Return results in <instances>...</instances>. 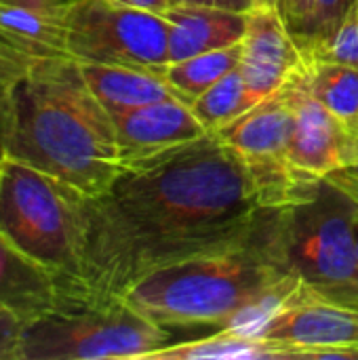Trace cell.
I'll return each instance as SVG.
<instances>
[{
	"label": "cell",
	"instance_id": "cell-6",
	"mask_svg": "<svg viewBox=\"0 0 358 360\" xmlns=\"http://www.w3.org/2000/svg\"><path fill=\"white\" fill-rule=\"evenodd\" d=\"M171 331L124 300L55 308L25 323L21 360H148Z\"/></svg>",
	"mask_w": 358,
	"mask_h": 360
},
{
	"label": "cell",
	"instance_id": "cell-9",
	"mask_svg": "<svg viewBox=\"0 0 358 360\" xmlns=\"http://www.w3.org/2000/svg\"><path fill=\"white\" fill-rule=\"evenodd\" d=\"M255 333L295 350L298 359L357 360L358 308L314 297L300 287Z\"/></svg>",
	"mask_w": 358,
	"mask_h": 360
},
{
	"label": "cell",
	"instance_id": "cell-21",
	"mask_svg": "<svg viewBox=\"0 0 358 360\" xmlns=\"http://www.w3.org/2000/svg\"><path fill=\"white\" fill-rule=\"evenodd\" d=\"M298 44L304 57L358 65V0L346 11V15L329 34L312 40H302Z\"/></svg>",
	"mask_w": 358,
	"mask_h": 360
},
{
	"label": "cell",
	"instance_id": "cell-8",
	"mask_svg": "<svg viewBox=\"0 0 358 360\" xmlns=\"http://www.w3.org/2000/svg\"><path fill=\"white\" fill-rule=\"evenodd\" d=\"M293 114L285 91L257 101L215 133L247 167L266 209H283L308 198L321 181H306L291 162Z\"/></svg>",
	"mask_w": 358,
	"mask_h": 360
},
{
	"label": "cell",
	"instance_id": "cell-2",
	"mask_svg": "<svg viewBox=\"0 0 358 360\" xmlns=\"http://www.w3.org/2000/svg\"><path fill=\"white\" fill-rule=\"evenodd\" d=\"M0 152L99 196L122 173L112 114L72 57L0 46Z\"/></svg>",
	"mask_w": 358,
	"mask_h": 360
},
{
	"label": "cell",
	"instance_id": "cell-1",
	"mask_svg": "<svg viewBox=\"0 0 358 360\" xmlns=\"http://www.w3.org/2000/svg\"><path fill=\"white\" fill-rule=\"evenodd\" d=\"M274 211L215 131L124 167L108 192L82 198L80 276L65 306L120 300L158 268L249 240Z\"/></svg>",
	"mask_w": 358,
	"mask_h": 360
},
{
	"label": "cell",
	"instance_id": "cell-16",
	"mask_svg": "<svg viewBox=\"0 0 358 360\" xmlns=\"http://www.w3.org/2000/svg\"><path fill=\"white\" fill-rule=\"evenodd\" d=\"M298 359L295 350L264 340L257 333L224 327L192 342L167 344L148 360H260Z\"/></svg>",
	"mask_w": 358,
	"mask_h": 360
},
{
	"label": "cell",
	"instance_id": "cell-15",
	"mask_svg": "<svg viewBox=\"0 0 358 360\" xmlns=\"http://www.w3.org/2000/svg\"><path fill=\"white\" fill-rule=\"evenodd\" d=\"M80 70L95 97L112 116L160 99L177 97L162 76V70L112 63H80Z\"/></svg>",
	"mask_w": 358,
	"mask_h": 360
},
{
	"label": "cell",
	"instance_id": "cell-28",
	"mask_svg": "<svg viewBox=\"0 0 358 360\" xmlns=\"http://www.w3.org/2000/svg\"><path fill=\"white\" fill-rule=\"evenodd\" d=\"M116 2L137 6V8H143V11H152V13H158V15H162L171 6L169 0H116Z\"/></svg>",
	"mask_w": 358,
	"mask_h": 360
},
{
	"label": "cell",
	"instance_id": "cell-14",
	"mask_svg": "<svg viewBox=\"0 0 358 360\" xmlns=\"http://www.w3.org/2000/svg\"><path fill=\"white\" fill-rule=\"evenodd\" d=\"M59 306L57 276L0 234V308L30 323Z\"/></svg>",
	"mask_w": 358,
	"mask_h": 360
},
{
	"label": "cell",
	"instance_id": "cell-18",
	"mask_svg": "<svg viewBox=\"0 0 358 360\" xmlns=\"http://www.w3.org/2000/svg\"><path fill=\"white\" fill-rule=\"evenodd\" d=\"M300 74L310 93L344 124L358 120V65L304 57Z\"/></svg>",
	"mask_w": 358,
	"mask_h": 360
},
{
	"label": "cell",
	"instance_id": "cell-12",
	"mask_svg": "<svg viewBox=\"0 0 358 360\" xmlns=\"http://www.w3.org/2000/svg\"><path fill=\"white\" fill-rule=\"evenodd\" d=\"M122 167H131L184 148L211 133L190 103L169 97L112 116Z\"/></svg>",
	"mask_w": 358,
	"mask_h": 360
},
{
	"label": "cell",
	"instance_id": "cell-29",
	"mask_svg": "<svg viewBox=\"0 0 358 360\" xmlns=\"http://www.w3.org/2000/svg\"><path fill=\"white\" fill-rule=\"evenodd\" d=\"M352 236H354V259H357V270H358V217H357V219H354Z\"/></svg>",
	"mask_w": 358,
	"mask_h": 360
},
{
	"label": "cell",
	"instance_id": "cell-23",
	"mask_svg": "<svg viewBox=\"0 0 358 360\" xmlns=\"http://www.w3.org/2000/svg\"><path fill=\"white\" fill-rule=\"evenodd\" d=\"M354 2L357 0H314V17H312L310 32L304 38H295V40L302 42L329 34Z\"/></svg>",
	"mask_w": 358,
	"mask_h": 360
},
{
	"label": "cell",
	"instance_id": "cell-20",
	"mask_svg": "<svg viewBox=\"0 0 358 360\" xmlns=\"http://www.w3.org/2000/svg\"><path fill=\"white\" fill-rule=\"evenodd\" d=\"M255 103L257 99L251 95L241 70L236 68L217 80L211 89H207L200 97H196L190 108L209 131H217L251 110Z\"/></svg>",
	"mask_w": 358,
	"mask_h": 360
},
{
	"label": "cell",
	"instance_id": "cell-3",
	"mask_svg": "<svg viewBox=\"0 0 358 360\" xmlns=\"http://www.w3.org/2000/svg\"><path fill=\"white\" fill-rule=\"evenodd\" d=\"M302 287L279 240V209L249 240L158 268L120 300L165 329L257 327Z\"/></svg>",
	"mask_w": 358,
	"mask_h": 360
},
{
	"label": "cell",
	"instance_id": "cell-5",
	"mask_svg": "<svg viewBox=\"0 0 358 360\" xmlns=\"http://www.w3.org/2000/svg\"><path fill=\"white\" fill-rule=\"evenodd\" d=\"M357 217V205L325 179L308 198L279 209L283 255L310 295L344 306L358 302Z\"/></svg>",
	"mask_w": 358,
	"mask_h": 360
},
{
	"label": "cell",
	"instance_id": "cell-7",
	"mask_svg": "<svg viewBox=\"0 0 358 360\" xmlns=\"http://www.w3.org/2000/svg\"><path fill=\"white\" fill-rule=\"evenodd\" d=\"M63 19L68 55L80 63L152 70L169 63V23L158 13L116 0H74Z\"/></svg>",
	"mask_w": 358,
	"mask_h": 360
},
{
	"label": "cell",
	"instance_id": "cell-17",
	"mask_svg": "<svg viewBox=\"0 0 358 360\" xmlns=\"http://www.w3.org/2000/svg\"><path fill=\"white\" fill-rule=\"evenodd\" d=\"M0 46L27 57H70L63 15L0 2Z\"/></svg>",
	"mask_w": 358,
	"mask_h": 360
},
{
	"label": "cell",
	"instance_id": "cell-26",
	"mask_svg": "<svg viewBox=\"0 0 358 360\" xmlns=\"http://www.w3.org/2000/svg\"><path fill=\"white\" fill-rule=\"evenodd\" d=\"M4 4H15V6H25V8H36V11H44V13H57L63 15L65 8L74 2V0H0Z\"/></svg>",
	"mask_w": 358,
	"mask_h": 360
},
{
	"label": "cell",
	"instance_id": "cell-19",
	"mask_svg": "<svg viewBox=\"0 0 358 360\" xmlns=\"http://www.w3.org/2000/svg\"><path fill=\"white\" fill-rule=\"evenodd\" d=\"M243 55V42L209 53H200L188 59L169 61L162 68V76L173 86L179 99L192 103L207 89H211L217 80H222L228 72L236 70Z\"/></svg>",
	"mask_w": 358,
	"mask_h": 360
},
{
	"label": "cell",
	"instance_id": "cell-31",
	"mask_svg": "<svg viewBox=\"0 0 358 360\" xmlns=\"http://www.w3.org/2000/svg\"><path fill=\"white\" fill-rule=\"evenodd\" d=\"M352 308H358V302H357V304H354V306H352Z\"/></svg>",
	"mask_w": 358,
	"mask_h": 360
},
{
	"label": "cell",
	"instance_id": "cell-25",
	"mask_svg": "<svg viewBox=\"0 0 358 360\" xmlns=\"http://www.w3.org/2000/svg\"><path fill=\"white\" fill-rule=\"evenodd\" d=\"M283 15L295 38H304L310 32L314 17V0H283Z\"/></svg>",
	"mask_w": 358,
	"mask_h": 360
},
{
	"label": "cell",
	"instance_id": "cell-32",
	"mask_svg": "<svg viewBox=\"0 0 358 360\" xmlns=\"http://www.w3.org/2000/svg\"><path fill=\"white\" fill-rule=\"evenodd\" d=\"M357 359H358V350H357Z\"/></svg>",
	"mask_w": 358,
	"mask_h": 360
},
{
	"label": "cell",
	"instance_id": "cell-27",
	"mask_svg": "<svg viewBox=\"0 0 358 360\" xmlns=\"http://www.w3.org/2000/svg\"><path fill=\"white\" fill-rule=\"evenodd\" d=\"M173 4H196V6H217V8H230L247 13L255 6V0H169Z\"/></svg>",
	"mask_w": 358,
	"mask_h": 360
},
{
	"label": "cell",
	"instance_id": "cell-24",
	"mask_svg": "<svg viewBox=\"0 0 358 360\" xmlns=\"http://www.w3.org/2000/svg\"><path fill=\"white\" fill-rule=\"evenodd\" d=\"M25 321L0 308V360H21V340Z\"/></svg>",
	"mask_w": 358,
	"mask_h": 360
},
{
	"label": "cell",
	"instance_id": "cell-30",
	"mask_svg": "<svg viewBox=\"0 0 358 360\" xmlns=\"http://www.w3.org/2000/svg\"><path fill=\"white\" fill-rule=\"evenodd\" d=\"M255 4H276L283 8V0H255Z\"/></svg>",
	"mask_w": 358,
	"mask_h": 360
},
{
	"label": "cell",
	"instance_id": "cell-11",
	"mask_svg": "<svg viewBox=\"0 0 358 360\" xmlns=\"http://www.w3.org/2000/svg\"><path fill=\"white\" fill-rule=\"evenodd\" d=\"M291 114V162L302 179L323 181L342 165L346 146V124L333 116L308 89L300 68L283 86Z\"/></svg>",
	"mask_w": 358,
	"mask_h": 360
},
{
	"label": "cell",
	"instance_id": "cell-4",
	"mask_svg": "<svg viewBox=\"0 0 358 360\" xmlns=\"http://www.w3.org/2000/svg\"><path fill=\"white\" fill-rule=\"evenodd\" d=\"M82 198L63 181L0 152V234L57 276L61 306L80 276Z\"/></svg>",
	"mask_w": 358,
	"mask_h": 360
},
{
	"label": "cell",
	"instance_id": "cell-13",
	"mask_svg": "<svg viewBox=\"0 0 358 360\" xmlns=\"http://www.w3.org/2000/svg\"><path fill=\"white\" fill-rule=\"evenodd\" d=\"M162 17L169 23V61L234 46L247 30V13L217 6L173 4Z\"/></svg>",
	"mask_w": 358,
	"mask_h": 360
},
{
	"label": "cell",
	"instance_id": "cell-10",
	"mask_svg": "<svg viewBox=\"0 0 358 360\" xmlns=\"http://www.w3.org/2000/svg\"><path fill=\"white\" fill-rule=\"evenodd\" d=\"M302 49L281 6L255 4L247 11L238 70L257 101L281 91L302 65Z\"/></svg>",
	"mask_w": 358,
	"mask_h": 360
},
{
	"label": "cell",
	"instance_id": "cell-22",
	"mask_svg": "<svg viewBox=\"0 0 358 360\" xmlns=\"http://www.w3.org/2000/svg\"><path fill=\"white\" fill-rule=\"evenodd\" d=\"M333 188L344 192L358 207V120L346 124V146L342 165L325 177Z\"/></svg>",
	"mask_w": 358,
	"mask_h": 360
}]
</instances>
